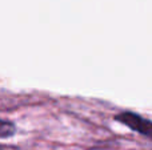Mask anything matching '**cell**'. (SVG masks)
Masks as SVG:
<instances>
[{"label": "cell", "instance_id": "cell-1", "mask_svg": "<svg viewBox=\"0 0 152 150\" xmlns=\"http://www.w3.org/2000/svg\"><path fill=\"white\" fill-rule=\"evenodd\" d=\"M116 121L121 122V124L127 125L129 129L135 130V132H139L142 134L150 137L151 136V121L147 118H143V117L137 116L135 113H131V112H124L121 114H118L115 117Z\"/></svg>", "mask_w": 152, "mask_h": 150}, {"label": "cell", "instance_id": "cell-2", "mask_svg": "<svg viewBox=\"0 0 152 150\" xmlns=\"http://www.w3.org/2000/svg\"><path fill=\"white\" fill-rule=\"evenodd\" d=\"M15 133V125L0 118V138H7Z\"/></svg>", "mask_w": 152, "mask_h": 150}]
</instances>
